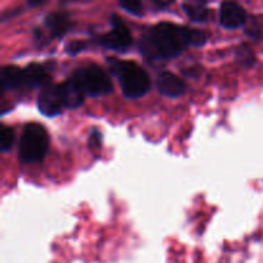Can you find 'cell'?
Instances as JSON below:
<instances>
[{"mask_svg":"<svg viewBox=\"0 0 263 263\" xmlns=\"http://www.w3.org/2000/svg\"><path fill=\"white\" fill-rule=\"evenodd\" d=\"M49 148V135L40 123H27L20 141V159L23 163H36L45 157Z\"/></svg>","mask_w":263,"mask_h":263,"instance_id":"3","label":"cell"},{"mask_svg":"<svg viewBox=\"0 0 263 263\" xmlns=\"http://www.w3.org/2000/svg\"><path fill=\"white\" fill-rule=\"evenodd\" d=\"M157 87L158 91L162 95L168 98H179L186 90V85L182 81L180 77L175 76V74L170 73V72H164L157 80Z\"/></svg>","mask_w":263,"mask_h":263,"instance_id":"9","label":"cell"},{"mask_svg":"<svg viewBox=\"0 0 263 263\" xmlns=\"http://www.w3.org/2000/svg\"><path fill=\"white\" fill-rule=\"evenodd\" d=\"M153 2L156 3V4H158L159 7H167V5L171 4L174 0H153Z\"/></svg>","mask_w":263,"mask_h":263,"instance_id":"18","label":"cell"},{"mask_svg":"<svg viewBox=\"0 0 263 263\" xmlns=\"http://www.w3.org/2000/svg\"><path fill=\"white\" fill-rule=\"evenodd\" d=\"M2 90H14L21 86H25V73L23 69L15 66H7L2 71Z\"/></svg>","mask_w":263,"mask_h":263,"instance_id":"11","label":"cell"},{"mask_svg":"<svg viewBox=\"0 0 263 263\" xmlns=\"http://www.w3.org/2000/svg\"><path fill=\"white\" fill-rule=\"evenodd\" d=\"M103 45L113 50L125 51L133 45V36L118 15H112V30L102 37Z\"/></svg>","mask_w":263,"mask_h":263,"instance_id":"5","label":"cell"},{"mask_svg":"<svg viewBox=\"0 0 263 263\" xmlns=\"http://www.w3.org/2000/svg\"><path fill=\"white\" fill-rule=\"evenodd\" d=\"M73 77L85 94L90 97L109 94L113 89L109 76L98 66H89L86 68L77 69Z\"/></svg>","mask_w":263,"mask_h":263,"instance_id":"4","label":"cell"},{"mask_svg":"<svg viewBox=\"0 0 263 263\" xmlns=\"http://www.w3.org/2000/svg\"><path fill=\"white\" fill-rule=\"evenodd\" d=\"M220 21L223 27L235 30L247 22V12L240 4L235 2H223L220 9Z\"/></svg>","mask_w":263,"mask_h":263,"instance_id":"7","label":"cell"},{"mask_svg":"<svg viewBox=\"0 0 263 263\" xmlns=\"http://www.w3.org/2000/svg\"><path fill=\"white\" fill-rule=\"evenodd\" d=\"M189 44L190 45L195 46H202L207 43L208 40V33L204 32L202 30H193V28H189Z\"/></svg>","mask_w":263,"mask_h":263,"instance_id":"16","label":"cell"},{"mask_svg":"<svg viewBox=\"0 0 263 263\" xmlns=\"http://www.w3.org/2000/svg\"><path fill=\"white\" fill-rule=\"evenodd\" d=\"M45 25L54 37H61L71 27V18L64 12H54L46 17Z\"/></svg>","mask_w":263,"mask_h":263,"instance_id":"10","label":"cell"},{"mask_svg":"<svg viewBox=\"0 0 263 263\" xmlns=\"http://www.w3.org/2000/svg\"><path fill=\"white\" fill-rule=\"evenodd\" d=\"M59 92H61L64 108H68V109H74L84 104L85 95H86L74 77H71L59 85Z\"/></svg>","mask_w":263,"mask_h":263,"instance_id":"8","label":"cell"},{"mask_svg":"<svg viewBox=\"0 0 263 263\" xmlns=\"http://www.w3.org/2000/svg\"><path fill=\"white\" fill-rule=\"evenodd\" d=\"M27 3L28 5H31V7H39V5L45 3V0H27Z\"/></svg>","mask_w":263,"mask_h":263,"instance_id":"19","label":"cell"},{"mask_svg":"<svg viewBox=\"0 0 263 263\" xmlns=\"http://www.w3.org/2000/svg\"><path fill=\"white\" fill-rule=\"evenodd\" d=\"M59 2H62V3H64V4H66V3H69V2H74V0H59Z\"/></svg>","mask_w":263,"mask_h":263,"instance_id":"20","label":"cell"},{"mask_svg":"<svg viewBox=\"0 0 263 263\" xmlns=\"http://www.w3.org/2000/svg\"><path fill=\"white\" fill-rule=\"evenodd\" d=\"M118 2L126 12L134 15H143L144 9L141 0H118Z\"/></svg>","mask_w":263,"mask_h":263,"instance_id":"15","label":"cell"},{"mask_svg":"<svg viewBox=\"0 0 263 263\" xmlns=\"http://www.w3.org/2000/svg\"><path fill=\"white\" fill-rule=\"evenodd\" d=\"M189 28L170 22L154 26L140 41L144 55L154 59H172L179 57L189 44Z\"/></svg>","mask_w":263,"mask_h":263,"instance_id":"1","label":"cell"},{"mask_svg":"<svg viewBox=\"0 0 263 263\" xmlns=\"http://www.w3.org/2000/svg\"><path fill=\"white\" fill-rule=\"evenodd\" d=\"M84 49L85 43H82V41H73V43L68 44V46H67V51L69 54H77L81 50H84Z\"/></svg>","mask_w":263,"mask_h":263,"instance_id":"17","label":"cell"},{"mask_svg":"<svg viewBox=\"0 0 263 263\" xmlns=\"http://www.w3.org/2000/svg\"><path fill=\"white\" fill-rule=\"evenodd\" d=\"M13 143H14V131H13V128L3 126L0 128V151L5 153V152L12 148Z\"/></svg>","mask_w":263,"mask_h":263,"instance_id":"14","label":"cell"},{"mask_svg":"<svg viewBox=\"0 0 263 263\" xmlns=\"http://www.w3.org/2000/svg\"><path fill=\"white\" fill-rule=\"evenodd\" d=\"M184 10L192 20L203 22L208 18V9L205 8L203 0H189L184 3Z\"/></svg>","mask_w":263,"mask_h":263,"instance_id":"13","label":"cell"},{"mask_svg":"<svg viewBox=\"0 0 263 263\" xmlns=\"http://www.w3.org/2000/svg\"><path fill=\"white\" fill-rule=\"evenodd\" d=\"M112 71L117 76L123 95L128 99L144 97L151 89L148 73L134 62H116L112 66Z\"/></svg>","mask_w":263,"mask_h":263,"instance_id":"2","label":"cell"},{"mask_svg":"<svg viewBox=\"0 0 263 263\" xmlns=\"http://www.w3.org/2000/svg\"><path fill=\"white\" fill-rule=\"evenodd\" d=\"M37 107L46 117H54L62 112L64 104L59 92V85L48 84L43 87L37 98Z\"/></svg>","mask_w":263,"mask_h":263,"instance_id":"6","label":"cell"},{"mask_svg":"<svg viewBox=\"0 0 263 263\" xmlns=\"http://www.w3.org/2000/svg\"><path fill=\"white\" fill-rule=\"evenodd\" d=\"M25 73V86L39 87L48 85V73L40 64H30L23 69Z\"/></svg>","mask_w":263,"mask_h":263,"instance_id":"12","label":"cell"}]
</instances>
